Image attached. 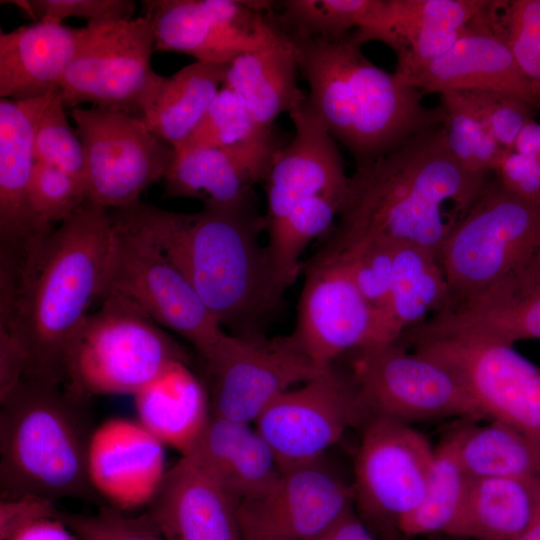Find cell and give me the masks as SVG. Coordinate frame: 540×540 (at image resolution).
<instances>
[{"label": "cell", "instance_id": "48", "mask_svg": "<svg viewBox=\"0 0 540 540\" xmlns=\"http://www.w3.org/2000/svg\"><path fill=\"white\" fill-rule=\"evenodd\" d=\"M54 500L32 494L0 501V540H11L23 529L46 519L59 518Z\"/></svg>", "mask_w": 540, "mask_h": 540}, {"label": "cell", "instance_id": "46", "mask_svg": "<svg viewBox=\"0 0 540 540\" xmlns=\"http://www.w3.org/2000/svg\"><path fill=\"white\" fill-rule=\"evenodd\" d=\"M34 20L62 23L69 17L84 18L89 26H100L132 18L130 0H30L14 2Z\"/></svg>", "mask_w": 540, "mask_h": 540}, {"label": "cell", "instance_id": "29", "mask_svg": "<svg viewBox=\"0 0 540 540\" xmlns=\"http://www.w3.org/2000/svg\"><path fill=\"white\" fill-rule=\"evenodd\" d=\"M450 303V290L438 258L413 244L398 243L387 303L377 315L375 346L396 342Z\"/></svg>", "mask_w": 540, "mask_h": 540}, {"label": "cell", "instance_id": "30", "mask_svg": "<svg viewBox=\"0 0 540 540\" xmlns=\"http://www.w3.org/2000/svg\"><path fill=\"white\" fill-rule=\"evenodd\" d=\"M539 478H470L445 534L471 540H515L531 517Z\"/></svg>", "mask_w": 540, "mask_h": 540}, {"label": "cell", "instance_id": "25", "mask_svg": "<svg viewBox=\"0 0 540 540\" xmlns=\"http://www.w3.org/2000/svg\"><path fill=\"white\" fill-rule=\"evenodd\" d=\"M193 460L239 504L264 495L281 470L252 423L212 414L191 450Z\"/></svg>", "mask_w": 540, "mask_h": 540}, {"label": "cell", "instance_id": "14", "mask_svg": "<svg viewBox=\"0 0 540 540\" xmlns=\"http://www.w3.org/2000/svg\"><path fill=\"white\" fill-rule=\"evenodd\" d=\"M364 423L351 377L332 366L282 393L253 425L284 471L324 458L346 430Z\"/></svg>", "mask_w": 540, "mask_h": 540}, {"label": "cell", "instance_id": "33", "mask_svg": "<svg viewBox=\"0 0 540 540\" xmlns=\"http://www.w3.org/2000/svg\"><path fill=\"white\" fill-rule=\"evenodd\" d=\"M488 3L489 0H379L369 20L354 35L361 44L380 41L398 54L430 31L469 25Z\"/></svg>", "mask_w": 540, "mask_h": 540}, {"label": "cell", "instance_id": "44", "mask_svg": "<svg viewBox=\"0 0 540 540\" xmlns=\"http://www.w3.org/2000/svg\"><path fill=\"white\" fill-rule=\"evenodd\" d=\"M59 518L78 540H165L147 513L131 516L109 505L95 513L61 512Z\"/></svg>", "mask_w": 540, "mask_h": 540}, {"label": "cell", "instance_id": "9", "mask_svg": "<svg viewBox=\"0 0 540 540\" xmlns=\"http://www.w3.org/2000/svg\"><path fill=\"white\" fill-rule=\"evenodd\" d=\"M355 352L350 377L365 423L374 418L406 424L445 417L486 419L457 377L439 362L396 342Z\"/></svg>", "mask_w": 540, "mask_h": 540}, {"label": "cell", "instance_id": "26", "mask_svg": "<svg viewBox=\"0 0 540 540\" xmlns=\"http://www.w3.org/2000/svg\"><path fill=\"white\" fill-rule=\"evenodd\" d=\"M43 98L0 100L1 249L16 248L31 237L41 235L29 204V186L36 162L34 121Z\"/></svg>", "mask_w": 540, "mask_h": 540}, {"label": "cell", "instance_id": "16", "mask_svg": "<svg viewBox=\"0 0 540 540\" xmlns=\"http://www.w3.org/2000/svg\"><path fill=\"white\" fill-rule=\"evenodd\" d=\"M156 51L180 52L196 61L226 65L280 35L268 11L273 2L152 0L142 2Z\"/></svg>", "mask_w": 540, "mask_h": 540}, {"label": "cell", "instance_id": "12", "mask_svg": "<svg viewBox=\"0 0 540 540\" xmlns=\"http://www.w3.org/2000/svg\"><path fill=\"white\" fill-rule=\"evenodd\" d=\"M90 27L59 85L64 107L92 103L142 117L165 78L151 67V20L144 15Z\"/></svg>", "mask_w": 540, "mask_h": 540}, {"label": "cell", "instance_id": "5", "mask_svg": "<svg viewBox=\"0 0 540 540\" xmlns=\"http://www.w3.org/2000/svg\"><path fill=\"white\" fill-rule=\"evenodd\" d=\"M87 401L63 384L28 378L0 399L1 499L96 495L88 475Z\"/></svg>", "mask_w": 540, "mask_h": 540}, {"label": "cell", "instance_id": "42", "mask_svg": "<svg viewBox=\"0 0 540 540\" xmlns=\"http://www.w3.org/2000/svg\"><path fill=\"white\" fill-rule=\"evenodd\" d=\"M87 201L86 186L63 170L35 162L29 204L39 234L54 229Z\"/></svg>", "mask_w": 540, "mask_h": 540}, {"label": "cell", "instance_id": "2", "mask_svg": "<svg viewBox=\"0 0 540 540\" xmlns=\"http://www.w3.org/2000/svg\"><path fill=\"white\" fill-rule=\"evenodd\" d=\"M487 174L463 168L443 124L356 165L340 221L322 249L340 252L374 238L422 247L437 258L456 224L485 191Z\"/></svg>", "mask_w": 540, "mask_h": 540}, {"label": "cell", "instance_id": "50", "mask_svg": "<svg viewBox=\"0 0 540 540\" xmlns=\"http://www.w3.org/2000/svg\"><path fill=\"white\" fill-rule=\"evenodd\" d=\"M11 540H78V538L60 518H53L23 529Z\"/></svg>", "mask_w": 540, "mask_h": 540}, {"label": "cell", "instance_id": "7", "mask_svg": "<svg viewBox=\"0 0 540 540\" xmlns=\"http://www.w3.org/2000/svg\"><path fill=\"white\" fill-rule=\"evenodd\" d=\"M73 335L64 359L63 385L90 398L135 395L169 364L187 361L182 347L127 299L105 294Z\"/></svg>", "mask_w": 540, "mask_h": 540}, {"label": "cell", "instance_id": "32", "mask_svg": "<svg viewBox=\"0 0 540 540\" xmlns=\"http://www.w3.org/2000/svg\"><path fill=\"white\" fill-rule=\"evenodd\" d=\"M225 67L195 61L165 77L142 116L149 130L173 149L181 146L221 89Z\"/></svg>", "mask_w": 540, "mask_h": 540}, {"label": "cell", "instance_id": "10", "mask_svg": "<svg viewBox=\"0 0 540 540\" xmlns=\"http://www.w3.org/2000/svg\"><path fill=\"white\" fill-rule=\"evenodd\" d=\"M113 227L114 243L102 296L116 294L127 299L158 325L191 343L204 361L211 358L230 334L160 249L126 228L115 223Z\"/></svg>", "mask_w": 540, "mask_h": 540}, {"label": "cell", "instance_id": "21", "mask_svg": "<svg viewBox=\"0 0 540 540\" xmlns=\"http://www.w3.org/2000/svg\"><path fill=\"white\" fill-rule=\"evenodd\" d=\"M167 470L164 444L138 420L111 418L93 429L89 480L109 506L127 511L149 505Z\"/></svg>", "mask_w": 540, "mask_h": 540}, {"label": "cell", "instance_id": "37", "mask_svg": "<svg viewBox=\"0 0 540 540\" xmlns=\"http://www.w3.org/2000/svg\"><path fill=\"white\" fill-rule=\"evenodd\" d=\"M378 1L286 0L268 17L291 41L336 38L365 25Z\"/></svg>", "mask_w": 540, "mask_h": 540}, {"label": "cell", "instance_id": "40", "mask_svg": "<svg viewBox=\"0 0 540 540\" xmlns=\"http://www.w3.org/2000/svg\"><path fill=\"white\" fill-rule=\"evenodd\" d=\"M65 110L59 91L43 98L34 121V158L85 184V150L76 130L69 124Z\"/></svg>", "mask_w": 540, "mask_h": 540}, {"label": "cell", "instance_id": "1", "mask_svg": "<svg viewBox=\"0 0 540 540\" xmlns=\"http://www.w3.org/2000/svg\"><path fill=\"white\" fill-rule=\"evenodd\" d=\"M113 243L110 211L86 201L50 232L1 249L0 332L25 351L24 378L63 384L68 345L103 294Z\"/></svg>", "mask_w": 540, "mask_h": 540}, {"label": "cell", "instance_id": "38", "mask_svg": "<svg viewBox=\"0 0 540 540\" xmlns=\"http://www.w3.org/2000/svg\"><path fill=\"white\" fill-rule=\"evenodd\" d=\"M485 17L507 43L540 107V0L489 1Z\"/></svg>", "mask_w": 540, "mask_h": 540}, {"label": "cell", "instance_id": "3", "mask_svg": "<svg viewBox=\"0 0 540 540\" xmlns=\"http://www.w3.org/2000/svg\"><path fill=\"white\" fill-rule=\"evenodd\" d=\"M112 221L160 249L184 274L221 326L244 329L274 308L278 294L265 247L266 229L252 201L196 213L134 202L110 210Z\"/></svg>", "mask_w": 540, "mask_h": 540}, {"label": "cell", "instance_id": "8", "mask_svg": "<svg viewBox=\"0 0 540 540\" xmlns=\"http://www.w3.org/2000/svg\"><path fill=\"white\" fill-rule=\"evenodd\" d=\"M396 343L445 366L487 419L507 423L540 445V367L513 345L423 325L406 330Z\"/></svg>", "mask_w": 540, "mask_h": 540}, {"label": "cell", "instance_id": "18", "mask_svg": "<svg viewBox=\"0 0 540 540\" xmlns=\"http://www.w3.org/2000/svg\"><path fill=\"white\" fill-rule=\"evenodd\" d=\"M355 510L354 491L325 457L281 471L261 497L239 504L244 540H313Z\"/></svg>", "mask_w": 540, "mask_h": 540}, {"label": "cell", "instance_id": "11", "mask_svg": "<svg viewBox=\"0 0 540 540\" xmlns=\"http://www.w3.org/2000/svg\"><path fill=\"white\" fill-rule=\"evenodd\" d=\"M362 428L352 484L355 511L380 540H394L423 499L435 448L410 424L374 418Z\"/></svg>", "mask_w": 540, "mask_h": 540}, {"label": "cell", "instance_id": "35", "mask_svg": "<svg viewBox=\"0 0 540 540\" xmlns=\"http://www.w3.org/2000/svg\"><path fill=\"white\" fill-rule=\"evenodd\" d=\"M345 197L320 195L300 202L280 219L267 224V261L278 294L298 277L300 256L307 245L325 233L339 216Z\"/></svg>", "mask_w": 540, "mask_h": 540}, {"label": "cell", "instance_id": "28", "mask_svg": "<svg viewBox=\"0 0 540 540\" xmlns=\"http://www.w3.org/2000/svg\"><path fill=\"white\" fill-rule=\"evenodd\" d=\"M298 70L295 46L281 32L266 46L226 64L222 86L239 95L260 126L272 127L280 114L307 97L297 85Z\"/></svg>", "mask_w": 540, "mask_h": 540}, {"label": "cell", "instance_id": "52", "mask_svg": "<svg viewBox=\"0 0 540 540\" xmlns=\"http://www.w3.org/2000/svg\"><path fill=\"white\" fill-rule=\"evenodd\" d=\"M515 540H540V478L537 482L535 502L529 522Z\"/></svg>", "mask_w": 540, "mask_h": 540}, {"label": "cell", "instance_id": "34", "mask_svg": "<svg viewBox=\"0 0 540 540\" xmlns=\"http://www.w3.org/2000/svg\"><path fill=\"white\" fill-rule=\"evenodd\" d=\"M469 478H540V445L498 420L449 436Z\"/></svg>", "mask_w": 540, "mask_h": 540}, {"label": "cell", "instance_id": "4", "mask_svg": "<svg viewBox=\"0 0 540 540\" xmlns=\"http://www.w3.org/2000/svg\"><path fill=\"white\" fill-rule=\"evenodd\" d=\"M292 42L308 85V105L356 165L443 124L441 106H425L420 90L366 58L354 32Z\"/></svg>", "mask_w": 540, "mask_h": 540}, {"label": "cell", "instance_id": "22", "mask_svg": "<svg viewBox=\"0 0 540 540\" xmlns=\"http://www.w3.org/2000/svg\"><path fill=\"white\" fill-rule=\"evenodd\" d=\"M485 9L447 53L405 77L397 78L422 93L501 92L540 111L507 43L487 22Z\"/></svg>", "mask_w": 540, "mask_h": 540}, {"label": "cell", "instance_id": "39", "mask_svg": "<svg viewBox=\"0 0 540 540\" xmlns=\"http://www.w3.org/2000/svg\"><path fill=\"white\" fill-rule=\"evenodd\" d=\"M446 142L466 170L488 174L507 152L461 92L440 94Z\"/></svg>", "mask_w": 540, "mask_h": 540}, {"label": "cell", "instance_id": "53", "mask_svg": "<svg viewBox=\"0 0 540 540\" xmlns=\"http://www.w3.org/2000/svg\"><path fill=\"white\" fill-rule=\"evenodd\" d=\"M395 540H415L414 538H406V537H398L396 538ZM455 540H471V539H460V538H456Z\"/></svg>", "mask_w": 540, "mask_h": 540}, {"label": "cell", "instance_id": "15", "mask_svg": "<svg viewBox=\"0 0 540 540\" xmlns=\"http://www.w3.org/2000/svg\"><path fill=\"white\" fill-rule=\"evenodd\" d=\"M205 363L212 414L252 424L282 393L326 370L290 336L266 339L256 333L230 335Z\"/></svg>", "mask_w": 540, "mask_h": 540}, {"label": "cell", "instance_id": "49", "mask_svg": "<svg viewBox=\"0 0 540 540\" xmlns=\"http://www.w3.org/2000/svg\"><path fill=\"white\" fill-rule=\"evenodd\" d=\"M313 540H380L363 522L356 511H352L329 530Z\"/></svg>", "mask_w": 540, "mask_h": 540}, {"label": "cell", "instance_id": "19", "mask_svg": "<svg viewBox=\"0 0 540 540\" xmlns=\"http://www.w3.org/2000/svg\"><path fill=\"white\" fill-rule=\"evenodd\" d=\"M283 145L272 128L247 143L227 147H179L163 177L164 196L194 198L203 207H232L253 200V187L264 182Z\"/></svg>", "mask_w": 540, "mask_h": 540}, {"label": "cell", "instance_id": "17", "mask_svg": "<svg viewBox=\"0 0 540 540\" xmlns=\"http://www.w3.org/2000/svg\"><path fill=\"white\" fill-rule=\"evenodd\" d=\"M376 313L357 289L348 262L317 253L306 268L297 322L289 335L318 367L348 351L374 347Z\"/></svg>", "mask_w": 540, "mask_h": 540}, {"label": "cell", "instance_id": "20", "mask_svg": "<svg viewBox=\"0 0 540 540\" xmlns=\"http://www.w3.org/2000/svg\"><path fill=\"white\" fill-rule=\"evenodd\" d=\"M289 115L294 135L273 157L265 179L267 224L289 213L300 202L320 196L347 195L349 180L336 141L307 103Z\"/></svg>", "mask_w": 540, "mask_h": 540}, {"label": "cell", "instance_id": "31", "mask_svg": "<svg viewBox=\"0 0 540 540\" xmlns=\"http://www.w3.org/2000/svg\"><path fill=\"white\" fill-rule=\"evenodd\" d=\"M420 325L509 345L540 339V283L511 294L480 296L441 311Z\"/></svg>", "mask_w": 540, "mask_h": 540}, {"label": "cell", "instance_id": "24", "mask_svg": "<svg viewBox=\"0 0 540 540\" xmlns=\"http://www.w3.org/2000/svg\"><path fill=\"white\" fill-rule=\"evenodd\" d=\"M91 27L35 21L0 33V96L14 101L56 91Z\"/></svg>", "mask_w": 540, "mask_h": 540}, {"label": "cell", "instance_id": "43", "mask_svg": "<svg viewBox=\"0 0 540 540\" xmlns=\"http://www.w3.org/2000/svg\"><path fill=\"white\" fill-rule=\"evenodd\" d=\"M396 242L379 237L340 252L319 251L344 258L351 277L376 317L385 307L393 279ZM377 322V321H376Z\"/></svg>", "mask_w": 540, "mask_h": 540}, {"label": "cell", "instance_id": "45", "mask_svg": "<svg viewBox=\"0 0 540 540\" xmlns=\"http://www.w3.org/2000/svg\"><path fill=\"white\" fill-rule=\"evenodd\" d=\"M457 92L463 94L499 144L507 151L512 150L524 126L535 119L537 110L517 97L485 90Z\"/></svg>", "mask_w": 540, "mask_h": 540}, {"label": "cell", "instance_id": "13", "mask_svg": "<svg viewBox=\"0 0 540 540\" xmlns=\"http://www.w3.org/2000/svg\"><path fill=\"white\" fill-rule=\"evenodd\" d=\"M86 160L87 201L117 209L163 179L174 149L142 117L99 107L71 109Z\"/></svg>", "mask_w": 540, "mask_h": 540}, {"label": "cell", "instance_id": "27", "mask_svg": "<svg viewBox=\"0 0 540 540\" xmlns=\"http://www.w3.org/2000/svg\"><path fill=\"white\" fill-rule=\"evenodd\" d=\"M138 421L164 445L186 455L211 415L207 387L187 361H175L135 395Z\"/></svg>", "mask_w": 540, "mask_h": 540}, {"label": "cell", "instance_id": "41", "mask_svg": "<svg viewBox=\"0 0 540 540\" xmlns=\"http://www.w3.org/2000/svg\"><path fill=\"white\" fill-rule=\"evenodd\" d=\"M273 127L260 126L239 95L222 86L200 124L179 147L227 148L255 140Z\"/></svg>", "mask_w": 540, "mask_h": 540}, {"label": "cell", "instance_id": "36", "mask_svg": "<svg viewBox=\"0 0 540 540\" xmlns=\"http://www.w3.org/2000/svg\"><path fill=\"white\" fill-rule=\"evenodd\" d=\"M469 479L451 439L446 438L434 450L423 499L401 523L399 537L415 539L433 533L445 534L460 509Z\"/></svg>", "mask_w": 540, "mask_h": 540}, {"label": "cell", "instance_id": "54", "mask_svg": "<svg viewBox=\"0 0 540 540\" xmlns=\"http://www.w3.org/2000/svg\"><path fill=\"white\" fill-rule=\"evenodd\" d=\"M244 540V539H243Z\"/></svg>", "mask_w": 540, "mask_h": 540}, {"label": "cell", "instance_id": "47", "mask_svg": "<svg viewBox=\"0 0 540 540\" xmlns=\"http://www.w3.org/2000/svg\"><path fill=\"white\" fill-rule=\"evenodd\" d=\"M493 172L506 192L523 200H540L539 157L510 150L503 154Z\"/></svg>", "mask_w": 540, "mask_h": 540}, {"label": "cell", "instance_id": "51", "mask_svg": "<svg viewBox=\"0 0 540 540\" xmlns=\"http://www.w3.org/2000/svg\"><path fill=\"white\" fill-rule=\"evenodd\" d=\"M512 150L540 158V120L535 118L524 126Z\"/></svg>", "mask_w": 540, "mask_h": 540}, {"label": "cell", "instance_id": "23", "mask_svg": "<svg viewBox=\"0 0 540 540\" xmlns=\"http://www.w3.org/2000/svg\"><path fill=\"white\" fill-rule=\"evenodd\" d=\"M148 507L165 540H243L239 503L186 456L167 470Z\"/></svg>", "mask_w": 540, "mask_h": 540}, {"label": "cell", "instance_id": "6", "mask_svg": "<svg viewBox=\"0 0 540 540\" xmlns=\"http://www.w3.org/2000/svg\"><path fill=\"white\" fill-rule=\"evenodd\" d=\"M438 260L450 290L446 309L540 283V200L520 199L489 182L446 238Z\"/></svg>", "mask_w": 540, "mask_h": 540}]
</instances>
